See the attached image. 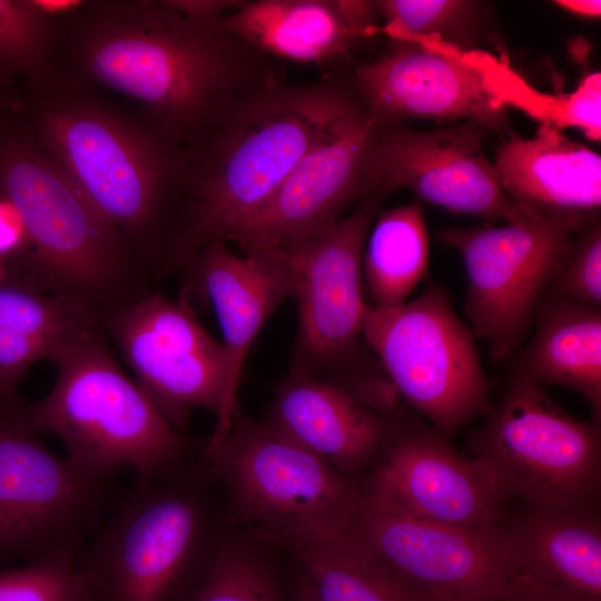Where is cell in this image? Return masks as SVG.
I'll list each match as a JSON object with an SVG mask.
<instances>
[{
  "label": "cell",
  "instance_id": "obj_1",
  "mask_svg": "<svg viewBox=\"0 0 601 601\" xmlns=\"http://www.w3.org/2000/svg\"><path fill=\"white\" fill-rule=\"evenodd\" d=\"M221 20V19H220ZM219 21L186 17L165 0H95L60 20L73 75L136 105L173 145L191 150L230 102L269 75L265 53Z\"/></svg>",
  "mask_w": 601,
  "mask_h": 601
},
{
  "label": "cell",
  "instance_id": "obj_2",
  "mask_svg": "<svg viewBox=\"0 0 601 601\" xmlns=\"http://www.w3.org/2000/svg\"><path fill=\"white\" fill-rule=\"evenodd\" d=\"M363 108L352 83L285 85L272 73L240 92L191 150L161 276L184 272L260 209L298 162Z\"/></svg>",
  "mask_w": 601,
  "mask_h": 601
},
{
  "label": "cell",
  "instance_id": "obj_3",
  "mask_svg": "<svg viewBox=\"0 0 601 601\" xmlns=\"http://www.w3.org/2000/svg\"><path fill=\"white\" fill-rule=\"evenodd\" d=\"M20 110L40 147L160 276L177 224L186 150L65 73L29 90Z\"/></svg>",
  "mask_w": 601,
  "mask_h": 601
},
{
  "label": "cell",
  "instance_id": "obj_4",
  "mask_svg": "<svg viewBox=\"0 0 601 601\" xmlns=\"http://www.w3.org/2000/svg\"><path fill=\"white\" fill-rule=\"evenodd\" d=\"M0 194L30 239L29 284L100 327L156 290L154 269L47 155L19 114L0 127Z\"/></svg>",
  "mask_w": 601,
  "mask_h": 601
},
{
  "label": "cell",
  "instance_id": "obj_5",
  "mask_svg": "<svg viewBox=\"0 0 601 601\" xmlns=\"http://www.w3.org/2000/svg\"><path fill=\"white\" fill-rule=\"evenodd\" d=\"M48 358L56 368L53 386L42 400L22 403L21 414L36 433L57 436L70 461L100 474L127 466L138 480L184 462L188 439L121 370L100 326L75 331Z\"/></svg>",
  "mask_w": 601,
  "mask_h": 601
},
{
  "label": "cell",
  "instance_id": "obj_6",
  "mask_svg": "<svg viewBox=\"0 0 601 601\" xmlns=\"http://www.w3.org/2000/svg\"><path fill=\"white\" fill-rule=\"evenodd\" d=\"M382 199L372 196L324 229L270 252L296 273L298 329L289 374L335 381L392 415L402 400L367 348L362 326L363 254Z\"/></svg>",
  "mask_w": 601,
  "mask_h": 601
},
{
  "label": "cell",
  "instance_id": "obj_7",
  "mask_svg": "<svg viewBox=\"0 0 601 601\" xmlns=\"http://www.w3.org/2000/svg\"><path fill=\"white\" fill-rule=\"evenodd\" d=\"M181 465L138 480L109 506L78 556L100 601H175L216 546L199 487Z\"/></svg>",
  "mask_w": 601,
  "mask_h": 601
},
{
  "label": "cell",
  "instance_id": "obj_8",
  "mask_svg": "<svg viewBox=\"0 0 601 601\" xmlns=\"http://www.w3.org/2000/svg\"><path fill=\"white\" fill-rule=\"evenodd\" d=\"M204 455L235 518L287 550L339 533L362 491L355 479L246 416L236 415L228 434Z\"/></svg>",
  "mask_w": 601,
  "mask_h": 601
},
{
  "label": "cell",
  "instance_id": "obj_9",
  "mask_svg": "<svg viewBox=\"0 0 601 601\" xmlns=\"http://www.w3.org/2000/svg\"><path fill=\"white\" fill-rule=\"evenodd\" d=\"M469 447L502 499L528 508L600 511L601 428L513 374Z\"/></svg>",
  "mask_w": 601,
  "mask_h": 601
},
{
  "label": "cell",
  "instance_id": "obj_10",
  "mask_svg": "<svg viewBox=\"0 0 601 601\" xmlns=\"http://www.w3.org/2000/svg\"><path fill=\"white\" fill-rule=\"evenodd\" d=\"M363 337L400 397L447 440L492 407L473 333L430 285L396 306L366 304Z\"/></svg>",
  "mask_w": 601,
  "mask_h": 601
},
{
  "label": "cell",
  "instance_id": "obj_11",
  "mask_svg": "<svg viewBox=\"0 0 601 601\" xmlns=\"http://www.w3.org/2000/svg\"><path fill=\"white\" fill-rule=\"evenodd\" d=\"M21 404L16 394L0 397V562L78 559L111 504L112 474L50 452Z\"/></svg>",
  "mask_w": 601,
  "mask_h": 601
},
{
  "label": "cell",
  "instance_id": "obj_12",
  "mask_svg": "<svg viewBox=\"0 0 601 601\" xmlns=\"http://www.w3.org/2000/svg\"><path fill=\"white\" fill-rule=\"evenodd\" d=\"M597 217L551 213L505 226L447 228L439 239L462 256L467 274L465 313L486 339L493 361L523 339L574 235Z\"/></svg>",
  "mask_w": 601,
  "mask_h": 601
},
{
  "label": "cell",
  "instance_id": "obj_13",
  "mask_svg": "<svg viewBox=\"0 0 601 601\" xmlns=\"http://www.w3.org/2000/svg\"><path fill=\"white\" fill-rule=\"evenodd\" d=\"M101 327L137 385L174 428L181 432L191 410L199 407L217 416L206 446L227 435L225 351L184 300L154 290L108 317Z\"/></svg>",
  "mask_w": 601,
  "mask_h": 601
},
{
  "label": "cell",
  "instance_id": "obj_14",
  "mask_svg": "<svg viewBox=\"0 0 601 601\" xmlns=\"http://www.w3.org/2000/svg\"><path fill=\"white\" fill-rule=\"evenodd\" d=\"M427 601H505V525L469 530L442 525L361 491L343 530Z\"/></svg>",
  "mask_w": 601,
  "mask_h": 601
},
{
  "label": "cell",
  "instance_id": "obj_15",
  "mask_svg": "<svg viewBox=\"0 0 601 601\" xmlns=\"http://www.w3.org/2000/svg\"><path fill=\"white\" fill-rule=\"evenodd\" d=\"M485 131L473 121L428 131L378 124L366 161L370 197L405 187L452 213L506 223L535 218L500 187L482 149Z\"/></svg>",
  "mask_w": 601,
  "mask_h": 601
},
{
  "label": "cell",
  "instance_id": "obj_16",
  "mask_svg": "<svg viewBox=\"0 0 601 601\" xmlns=\"http://www.w3.org/2000/svg\"><path fill=\"white\" fill-rule=\"evenodd\" d=\"M362 492L442 525L487 530L503 525V499L474 457L430 425L402 415Z\"/></svg>",
  "mask_w": 601,
  "mask_h": 601
},
{
  "label": "cell",
  "instance_id": "obj_17",
  "mask_svg": "<svg viewBox=\"0 0 601 601\" xmlns=\"http://www.w3.org/2000/svg\"><path fill=\"white\" fill-rule=\"evenodd\" d=\"M377 127L364 107L344 118L225 243L237 244L245 255L276 250L324 229L346 208L370 198L366 161Z\"/></svg>",
  "mask_w": 601,
  "mask_h": 601
},
{
  "label": "cell",
  "instance_id": "obj_18",
  "mask_svg": "<svg viewBox=\"0 0 601 601\" xmlns=\"http://www.w3.org/2000/svg\"><path fill=\"white\" fill-rule=\"evenodd\" d=\"M353 89L381 125L404 118L457 119L486 130L506 124L509 102L481 65L457 50L397 41L376 60L358 66Z\"/></svg>",
  "mask_w": 601,
  "mask_h": 601
},
{
  "label": "cell",
  "instance_id": "obj_19",
  "mask_svg": "<svg viewBox=\"0 0 601 601\" xmlns=\"http://www.w3.org/2000/svg\"><path fill=\"white\" fill-rule=\"evenodd\" d=\"M226 244L215 242L201 249L184 274L187 289L211 303L220 326L228 376L226 422L230 431L245 359L264 324L294 295L296 273L276 252L238 256Z\"/></svg>",
  "mask_w": 601,
  "mask_h": 601
},
{
  "label": "cell",
  "instance_id": "obj_20",
  "mask_svg": "<svg viewBox=\"0 0 601 601\" xmlns=\"http://www.w3.org/2000/svg\"><path fill=\"white\" fill-rule=\"evenodd\" d=\"M402 415L371 408L335 381L288 373L264 422L354 479L378 461Z\"/></svg>",
  "mask_w": 601,
  "mask_h": 601
},
{
  "label": "cell",
  "instance_id": "obj_21",
  "mask_svg": "<svg viewBox=\"0 0 601 601\" xmlns=\"http://www.w3.org/2000/svg\"><path fill=\"white\" fill-rule=\"evenodd\" d=\"M492 165L500 187L529 216L597 217L601 157L553 124L541 121L532 138L511 132Z\"/></svg>",
  "mask_w": 601,
  "mask_h": 601
},
{
  "label": "cell",
  "instance_id": "obj_22",
  "mask_svg": "<svg viewBox=\"0 0 601 601\" xmlns=\"http://www.w3.org/2000/svg\"><path fill=\"white\" fill-rule=\"evenodd\" d=\"M505 530L509 584L601 601L599 511L528 508Z\"/></svg>",
  "mask_w": 601,
  "mask_h": 601
},
{
  "label": "cell",
  "instance_id": "obj_23",
  "mask_svg": "<svg viewBox=\"0 0 601 601\" xmlns=\"http://www.w3.org/2000/svg\"><path fill=\"white\" fill-rule=\"evenodd\" d=\"M375 2L255 0L221 18V27L263 53L298 62L346 56L357 39L375 33Z\"/></svg>",
  "mask_w": 601,
  "mask_h": 601
},
{
  "label": "cell",
  "instance_id": "obj_24",
  "mask_svg": "<svg viewBox=\"0 0 601 601\" xmlns=\"http://www.w3.org/2000/svg\"><path fill=\"white\" fill-rule=\"evenodd\" d=\"M535 313V333L513 374L542 387L574 390L589 403L591 420L601 424L600 307L545 293Z\"/></svg>",
  "mask_w": 601,
  "mask_h": 601
},
{
  "label": "cell",
  "instance_id": "obj_25",
  "mask_svg": "<svg viewBox=\"0 0 601 601\" xmlns=\"http://www.w3.org/2000/svg\"><path fill=\"white\" fill-rule=\"evenodd\" d=\"M96 325L53 295L10 276L0 283V397L75 331ZM98 326V325H96Z\"/></svg>",
  "mask_w": 601,
  "mask_h": 601
},
{
  "label": "cell",
  "instance_id": "obj_26",
  "mask_svg": "<svg viewBox=\"0 0 601 601\" xmlns=\"http://www.w3.org/2000/svg\"><path fill=\"white\" fill-rule=\"evenodd\" d=\"M288 551L318 601H427L343 531Z\"/></svg>",
  "mask_w": 601,
  "mask_h": 601
},
{
  "label": "cell",
  "instance_id": "obj_27",
  "mask_svg": "<svg viewBox=\"0 0 601 601\" xmlns=\"http://www.w3.org/2000/svg\"><path fill=\"white\" fill-rule=\"evenodd\" d=\"M428 234L417 203L382 211L363 254L362 273L375 306H396L425 276Z\"/></svg>",
  "mask_w": 601,
  "mask_h": 601
},
{
  "label": "cell",
  "instance_id": "obj_28",
  "mask_svg": "<svg viewBox=\"0 0 601 601\" xmlns=\"http://www.w3.org/2000/svg\"><path fill=\"white\" fill-rule=\"evenodd\" d=\"M59 36L60 20L45 16L32 0H0V69L21 76L29 90L59 78Z\"/></svg>",
  "mask_w": 601,
  "mask_h": 601
},
{
  "label": "cell",
  "instance_id": "obj_29",
  "mask_svg": "<svg viewBox=\"0 0 601 601\" xmlns=\"http://www.w3.org/2000/svg\"><path fill=\"white\" fill-rule=\"evenodd\" d=\"M187 601H280V597L272 571L254 549L236 539H221Z\"/></svg>",
  "mask_w": 601,
  "mask_h": 601
},
{
  "label": "cell",
  "instance_id": "obj_30",
  "mask_svg": "<svg viewBox=\"0 0 601 601\" xmlns=\"http://www.w3.org/2000/svg\"><path fill=\"white\" fill-rule=\"evenodd\" d=\"M77 560L46 559L0 571V601H100Z\"/></svg>",
  "mask_w": 601,
  "mask_h": 601
},
{
  "label": "cell",
  "instance_id": "obj_31",
  "mask_svg": "<svg viewBox=\"0 0 601 601\" xmlns=\"http://www.w3.org/2000/svg\"><path fill=\"white\" fill-rule=\"evenodd\" d=\"M375 4L386 20L375 33L408 42L450 35L469 21L474 8V2L459 0H383Z\"/></svg>",
  "mask_w": 601,
  "mask_h": 601
},
{
  "label": "cell",
  "instance_id": "obj_32",
  "mask_svg": "<svg viewBox=\"0 0 601 601\" xmlns=\"http://www.w3.org/2000/svg\"><path fill=\"white\" fill-rule=\"evenodd\" d=\"M546 293L600 307L601 228L597 218L574 233Z\"/></svg>",
  "mask_w": 601,
  "mask_h": 601
},
{
  "label": "cell",
  "instance_id": "obj_33",
  "mask_svg": "<svg viewBox=\"0 0 601 601\" xmlns=\"http://www.w3.org/2000/svg\"><path fill=\"white\" fill-rule=\"evenodd\" d=\"M546 121L561 130L566 126L579 128L588 138L599 140L601 137L600 73H589L574 91L552 98Z\"/></svg>",
  "mask_w": 601,
  "mask_h": 601
},
{
  "label": "cell",
  "instance_id": "obj_34",
  "mask_svg": "<svg viewBox=\"0 0 601 601\" xmlns=\"http://www.w3.org/2000/svg\"><path fill=\"white\" fill-rule=\"evenodd\" d=\"M31 244L23 221L12 204L0 194V260L10 276L26 280Z\"/></svg>",
  "mask_w": 601,
  "mask_h": 601
},
{
  "label": "cell",
  "instance_id": "obj_35",
  "mask_svg": "<svg viewBox=\"0 0 601 601\" xmlns=\"http://www.w3.org/2000/svg\"><path fill=\"white\" fill-rule=\"evenodd\" d=\"M165 2L188 18L208 22L219 21L243 3L237 0H165Z\"/></svg>",
  "mask_w": 601,
  "mask_h": 601
},
{
  "label": "cell",
  "instance_id": "obj_36",
  "mask_svg": "<svg viewBox=\"0 0 601 601\" xmlns=\"http://www.w3.org/2000/svg\"><path fill=\"white\" fill-rule=\"evenodd\" d=\"M505 601H592L555 591L533 588L519 583L509 584V594Z\"/></svg>",
  "mask_w": 601,
  "mask_h": 601
},
{
  "label": "cell",
  "instance_id": "obj_37",
  "mask_svg": "<svg viewBox=\"0 0 601 601\" xmlns=\"http://www.w3.org/2000/svg\"><path fill=\"white\" fill-rule=\"evenodd\" d=\"M86 0H32V3L45 16L53 20L65 19L80 10Z\"/></svg>",
  "mask_w": 601,
  "mask_h": 601
},
{
  "label": "cell",
  "instance_id": "obj_38",
  "mask_svg": "<svg viewBox=\"0 0 601 601\" xmlns=\"http://www.w3.org/2000/svg\"><path fill=\"white\" fill-rule=\"evenodd\" d=\"M10 78L0 69V127L12 117L13 111H18L17 100L10 90Z\"/></svg>",
  "mask_w": 601,
  "mask_h": 601
},
{
  "label": "cell",
  "instance_id": "obj_39",
  "mask_svg": "<svg viewBox=\"0 0 601 601\" xmlns=\"http://www.w3.org/2000/svg\"><path fill=\"white\" fill-rule=\"evenodd\" d=\"M553 3L565 11L583 17L597 18L601 14V1L599 0H559Z\"/></svg>",
  "mask_w": 601,
  "mask_h": 601
},
{
  "label": "cell",
  "instance_id": "obj_40",
  "mask_svg": "<svg viewBox=\"0 0 601 601\" xmlns=\"http://www.w3.org/2000/svg\"><path fill=\"white\" fill-rule=\"evenodd\" d=\"M295 601H318L312 584L304 573L295 590Z\"/></svg>",
  "mask_w": 601,
  "mask_h": 601
},
{
  "label": "cell",
  "instance_id": "obj_41",
  "mask_svg": "<svg viewBox=\"0 0 601 601\" xmlns=\"http://www.w3.org/2000/svg\"><path fill=\"white\" fill-rule=\"evenodd\" d=\"M10 277L7 266L0 260V283Z\"/></svg>",
  "mask_w": 601,
  "mask_h": 601
}]
</instances>
